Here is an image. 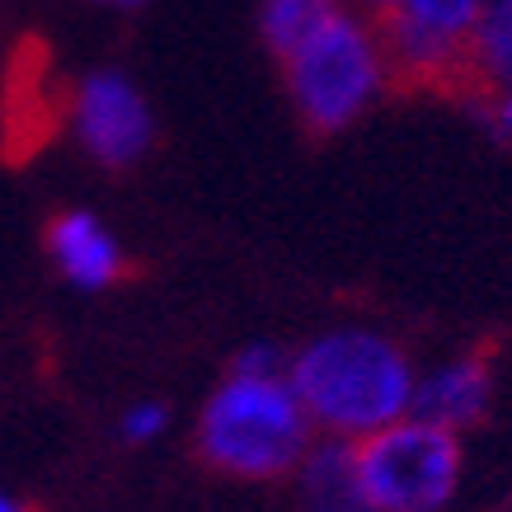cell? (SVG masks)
<instances>
[{"mask_svg":"<svg viewBox=\"0 0 512 512\" xmlns=\"http://www.w3.org/2000/svg\"><path fill=\"white\" fill-rule=\"evenodd\" d=\"M193 447L231 480H287L315 447V428L287 381V357L273 343H245L217 390L202 400Z\"/></svg>","mask_w":512,"mask_h":512,"instance_id":"cell-1","label":"cell"},{"mask_svg":"<svg viewBox=\"0 0 512 512\" xmlns=\"http://www.w3.org/2000/svg\"><path fill=\"white\" fill-rule=\"evenodd\" d=\"M414 357L372 325H339L287 353V381L315 437L362 442L414 404Z\"/></svg>","mask_w":512,"mask_h":512,"instance_id":"cell-2","label":"cell"},{"mask_svg":"<svg viewBox=\"0 0 512 512\" xmlns=\"http://www.w3.org/2000/svg\"><path fill=\"white\" fill-rule=\"evenodd\" d=\"M278 62L292 113L315 137H334L343 127H353L395 85L381 19L348 0H329L320 19Z\"/></svg>","mask_w":512,"mask_h":512,"instance_id":"cell-3","label":"cell"},{"mask_svg":"<svg viewBox=\"0 0 512 512\" xmlns=\"http://www.w3.org/2000/svg\"><path fill=\"white\" fill-rule=\"evenodd\" d=\"M348 447H353L357 489L372 512H442L461 489L466 470L461 433L428 419L404 414Z\"/></svg>","mask_w":512,"mask_h":512,"instance_id":"cell-4","label":"cell"},{"mask_svg":"<svg viewBox=\"0 0 512 512\" xmlns=\"http://www.w3.org/2000/svg\"><path fill=\"white\" fill-rule=\"evenodd\" d=\"M489 0H395L381 15L395 80L419 90H461L470 29Z\"/></svg>","mask_w":512,"mask_h":512,"instance_id":"cell-5","label":"cell"},{"mask_svg":"<svg viewBox=\"0 0 512 512\" xmlns=\"http://www.w3.org/2000/svg\"><path fill=\"white\" fill-rule=\"evenodd\" d=\"M66 123H71L80 151L104 170L137 165L156 141V113L146 104V94L132 85V76L113 71V66H99L76 80Z\"/></svg>","mask_w":512,"mask_h":512,"instance_id":"cell-6","label":"cell"},{"mask_svg":"<svg viewBox=\"0 0 512 512\" xmlns=\"http://www.w3.org/2000/svg\"><path fill=\"white\" fill-rule=\"evenodd\" d=\"M494 404V367L484 353H461V357H442L433 367H423L414 376V404L409 414L428 419L437 428L451 433H466L489 414Z\"/></svg>","mask_w":512,"mask_h":512,"instance_id":"cell-7","label":"cell"},{"mask_svg":"<svg viewBox=\"0 0 512 512\" xmlns=\"http://www.w3.org/2000/svg\"><path fill=\"white\" fill-rule=\"evenodd\" d=\"M47 259L80 292H104L127 273V254L118 245V235L94 217V212H57L47 221Z\"/></svg>","mask_w":512,"mask_h":512,"instance_id":"cell-8","label":"cell"},{"mask_svg":"<svg viewBox=\"0 0 512 512\" xmlns=\"http://www.w3.org/2000/svg\"><path fill=\"white\" fill-rule=\"evenodd\" d=\"M292 475H296V494H301V512H372L362 489H357L353 447L348 442L315 437V447L301 456V466Z\"/></svg>","mask_w":512,"mask_h":512,"instance_id":"cell-9","label":"cell"},{"mask_svg":"<svg viewBox=\"0 0 512 512\" xmlns=\"http://www.w3.org/2000/svg\"><path fill=\"white\" fill-rule=\"evenodd\" d=\"M461 90H475L480 99L512 94V5L503 0H489L470 29Z\"/></svg>","mask_w":512,"mask_h":512,"instance_id":"cell-10","label":"cell"},{"mask_svg":"<svg viewBox=\"0 0 512 512\" xmlns=\"http://www.w3.org/2000/svg\"><path fill=\"white\" fill-rule=\"evenodd\" d=\"M325 5L329 0H264V5H259V33H264V43L282 57V52L320 19Z\"/></svg>","mask_w":512,"mask_h":512,"instance_id":"cell-11","label":"cell"},{"mask_svg":"<svg viewBox=\"0 0 512 512\" xmlns=\"http://www.w3.org/2000/svg\"><path fill=\"white\" fill-rule=\"evenodd\" d=\"M165 428H170V409L160 400H137L118 414V437L127 447H151L156 437H165Z\"/></svg>","mask_w":512,"mask_h":512,"instance_id":"cell-12","label":"cell"},{"mask_svg":"<svg viewBox=\"0 0 512 512\" xmlns=\"http://www.w3.org/2000/svg\"><path fill=\"white\" fill-rule=\"evenodd\" d=\"M348 5H357V10H367V15L381 19V15L390 10V5H395V0H348Z\"/></svg>","mask_w":512,"mask_h":512,"instance_id":"cell-13","label":"cell"},{"mask_svg":"<svg viewBox=\"0 0 512 512\" xmlns=\"http://www.w3.org/2000/svg\"><path fill=\"white\" fill-rule=\"evenodd\" d=\"M0 512H33V508L24 503V498H15V494H5V489H0Z\"/></svg>","mask_w":512,"mask_h":512,"instance_id":"cell-14","label":"cell"},{"mask_svg":"<svg viewBox=\"0 0 512 512\" xmlns=\"http://www.w3.org/2000/svg\"><path fill=\"white\" fill-rule=\"evenodd\" d=\"M94 5H104V10H141L146 0H94Z\"/></svg>","mask_w":512,"mask_h":512,"instance_id":"cell-15","label":"cell"},{"mask_svg":"<svg viewBox=\"0 0 512 512\" xmlns=\"http://www.w3.org/2000/svg\"><path fill=\"white\" fill-rule=\"evenodd\" d=\"M503 5H512V0H503Z\"/></svg>","mask_w":512,"mask_h":512,"instance_id":"cell-16","label":"cell"}]
</instances>
